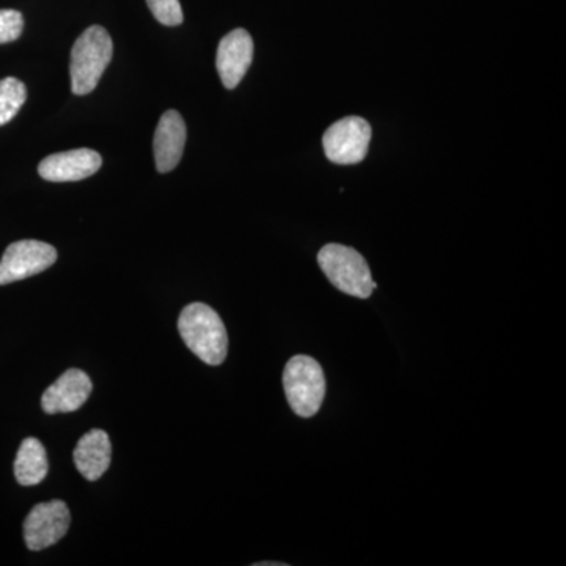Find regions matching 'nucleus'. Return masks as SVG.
<instances>
[{"instance_id":"f257e3e1","label":"nucleus","mask_w":566,"mask_h":566,"mask_svg":"<svg viewBox=\"0 0 566 566\" xmlns=\"http://www.w3.org/2000/svg\"><path fill=\"white\" fill-rule=\"evenodd\" d=\"M178 331L185 345L205 364L216 367L226 360L229 335L221 316L210 305H186L178 318Z\"/></svg>"},{"instance_id":"f03ea898","label":"nucleus","mask_w":566,"mask_h":566,"mask_svg":"<svg viewBox=\"0 0 566 566\" xmlns=\"http://www.w3.org/2000/svg\"><path fill=\"white\" fill-rule=\"evenodd\" d=\"M112 54L114 44L109 32L102 25H92L82 33L71 50L70 74L74 95H88L95 91Z\"/></svg>"},{"instance_id":"7ed1b4c3","label":"nucleus","mask_w":566,"mask_h":566,"mask_svg":"<svg viewBox=\"0 0 566 566\" xmlns=\"http://www.w3.org/2000/svg\"><path fill=\"white\" fill-rule=\"evenodd\" d=\"M318 264L335 289L348 296L367 300L378 289L364 256L348 245H324L318 253Z\"/></svg>"},{"instance_id":"20e7f679","label":"nucleus","mask_w":566,"mask_h":566,"mask_svg":"<svg viewBox=\"0 0 566 566\" xmlns=\"http://www.w3.org/2000/svg\"><path fill=\"white\" fill-rule=\"evenodd\" d=\"M283 389L294 415L311 419L319 411L326 395V378L314 357L294 356L283 370Z\"/></svg>"},{"instance_id":"39448f33","label":"nucleus","mask_w":566,"mask_h":566,"mask_svg":"<svg viewBox=\"0 0 566 566\" xmlns=\"http://www.w3.org/2000/svg\"><path fill=\"white\" fill-rule=\"evenodd\" d=\"M371 140V126L360 117H345L329 126L323 137L324 153L331 163L353 166L364 161Z\"/></svg>"},{"instance_id":"423d86ee","label":"nucleus","mask_w":566,"mask_h":566,"mask_svg":"<svg viewBox=\"0 0 566 566\" xmlns=\"http://www.w3.org/2000/svg\"><path fill=\"white\" fill-rule=\"evenodd\" d=\"M57 262V251L51 244L22 240L10 244L0 260V285L24 281L41 274Z\"/></svg>"},{"instance_id":"0eeeda50","label":"nucleus","mask_w":566,"mask_h":566,"mask_svg":"<svg viewBox=\"0 0 566 566\" xmlns=\"http://www.w3.org/2000/svg\"><path fill=\"white\" fill-rule=\"evenodd\" d=\"M71 515L63 501L33 506L24 521V539L31 551H43L61 542L69 532Z\"/></svg>"},{"instance_id":"6e6552de","label":"nucleus","mask_w":566,"mask_h":566,"mask_svg":"<svg viewBox=\"0 0 566 566\" xmlns=\"http://www.w3.org/2000/svg\"><path fill=\"white\" fill-rule=\"evenodd\" d=\"M103 159L91 148L54 153L40 163L39 174L43 180L52 182L81 181L98 172Z\"/></svg>"},{"instance_id":"1a4fd4ad","label":"nucleus","mask_w":566,"mask_h":566,"mask_svg":"<svg viewBox=\"0 0 566 566\" xmlns=\"http://www.w3.org/2000/svg\"><path fill=\"white\" fill-rule=\"evenodd\" d=\"M253 59V41L251 33L237 29L223 36L219 43L216 66L221 76L223 87L233 91L243 81Z\"/></svg>"},{"instance_id":"9d476101","label":"nucleus","mask_w":566,"mask_h":566,"mask_svg":"<svg viewBox=\"0 0 566 566\" xmlns=\"http://www.w3.org/2000/svg\"><path fill=\"white\" fill-rule=\"evenodd\" d=\"M92 390V379L88 375L77 368H71L44 390L41 408L46 415L77 411L88 400Z\"/></svg>"},{"instance_id":"9b49d317","label":"nucleus","mask_w":566,"mask_h":566,"mask_svg":"<svg viewBox=\"0 0 566 566\" xmlns=\"http://www.w3.org/2000/svg\"><path fill=\"white\" fill-rule=\"evenodd\" d=\"M186 144L185 120L177 111H167L156 128L153 151L158 172H172L181 161Z\"/></svg>"},{"instance_id":"f8f14e48","label":"nucleus","mask_w":566,"mask_h":566,"mask_svg":"<svg viewBox=\"0 0 566 566\" xmlns=\"http://www.w3.org/2000/svg\"><path fill=\"white\" fill-rule=\"evenodd\" d=\"M73 460L77 471L88 482L102 479L112 460L109 434L103 430H92L82 436L74 449Z\"/></svg>"},{"instance_id":"ddd939ff","label":"nucleus","mask_w":566,"mask_h":566,"mask_svg":"<svg viewBox=\"0 0 566 566\" xmlns=\"http://www.w3.org/2000/svg\"><path fill=\"white\" fill-rule=\"evenodd\" d=\"M50 471L48 453L44 446L36 438L22 441L14 460V476L22 486L40 485Z\"/></svg>"},{"instance_id":"4468645a","label":"nucleus","mask_w":566,"mask_h":566,"mask_svg":"<svg viewBox=\"0 0 566 566\" xmlns=\"http://www.w3.org/2000/svg\"><path fill=\"white\" fill-rule=\"evenodd\" d=\"M28 99V88L17 77L0 81V126L13 120Z\"/></svg>"},{"instance_id":"2eb2a0df","label":"nucleus","mask_w":566,"mask_h":566,"mask_svg":"<svg viewBox=\"0 0 566 566\" xmlns=\"http://www.w3.org/2000/svg\"><path fill=\"white\" fill-rule=\"evenodd\" d=\"M148 9H150L156 21L164 25L175 28L182 22V10L180 0H147Z\"/></svg>"},{"instance_id":"dca6fc26","label":"nucleus","mask_w":566,"mask_h":566,"mask_svg":"<svg viewBox=\"0 0 566 566\" xmlns=\"http://www.w3.org/2000/svg\"><path fill=\"white\" fill-rule=\"evenodd\" d=\"M24 31V18L17 10H0V44L20 39Z\"/></svg>"}]
</instances>
